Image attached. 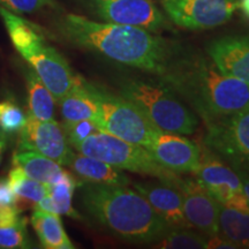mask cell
Listing matches in <instances>:
<instances>
[{
    "label": "cell",
    "instance_id": "19",
    "mask_svg": "<svg viewBox=\"0 0 249 249\" xmlns=\"http://www.w3.org/2000/svg\"><path fill=\"white\" fill-rule=\"evenodd\" d=\"M77 180L74 176L67 171L62 174V177L57 182L49 186V193L42 200L34 205L35 210H43L48 213L65 214L75 219H80L81 216L71 205L74 191L76 189Z\"/></svg>",
    "mask_w": 249,
    "mask_h": 249
},
{
    "label": "cell",
    "instance_id": "18",
    "mask_svg": "<svg viewBox=\"0 0 249 249\" xmlns=\"http://www.w3.org/2000/svg\"><path fill=\"white\" fill-rule=\"evenodd\" d=\"M68 166L76 176L89 183L107 186H128L130 183L128 177L121 170L80 152H74Z\"/></svg>",
    "mask_w": 249,
    "mask_h": 249
},
{
    "label": "cell",
    "instance_id": "4",
    "mask_svg": "<svg viewBox=\"0 0 249 249\" xmlns=\"http://www.w3.org/2000/svg\"><path fill=\"white\" fill-rule=\"evenodd\" d=\"M0 18L18 54L44 82L55 99L64 97L73 88L77 75L62 55L46 42L38 27L21 15L0 6Z\"/></svg>",
    "mask_w": 249,
    "mask_h": 249
},
{
    "label": "cell",
    "instance_id": "23",
    "mask_svg": "<svg viewBox=\"0 0 249 249\" xmlns=\"http://www.w3.org/2000/svg\"><path fill=\"white\" fill-rule=\"evenodd\" d=\"M27 92H28V108L30 116L39 120H52L54 116L55 99L51 91L46 88L35 71L29 70L26 73Z\"/></svg>",
    "mask_w": 249,
    "mask_h": 249
},
{
    "label": "cell",
    "instance_id": "17",
    "mask_svg": "<svg viewBox=\"0 0 249 249\" xmlns=\"http://www.w3.org/2000/svg\"><path fill=\"white\" fill-rule=\"evenodd\" d=\"M61 116L66 123L93 120L98 114V105L92 85L77 75L73 88L59 101Z\"/></svg>",
    "mask_w": 249,
    "mask_h": 249
},
{
    "label": "cell",
    "instance_id": "9",
    "mask_svg": "<svg viewBox=\"0 0 249 249\" xmlns=\"http://www.w3.org/2000/svg\"><path fill=\"white\" fill-rule=\"evenodd\" d=\"M196 180L219 204L249 211L242 181L233 167L213 151L201 150V160L194 173Z\"/></svg>",
    "mask_w": 249,
    "mask_h": 249
},
{
    "label": "cell",
    "instance_id": "34",
    "mask_svg": "<svg viewBox=\"0 0 249 249\" xmlns=\"http://www.w3.org/2000/svg\"><path fill=\"white\" fill-rule=\"evenodd\" d=\"M238 4H239V8L241 9L245 17L249 18V0H240Z\"/></svg>",
    "mask_w": 249,
    "mask_h": 249
},
{
    "label": "cell",
    "instance_id": "5",
    "mask_svg": "<svg viewBox=\"0 0 249 249\" xmlns=\"http://www.w3.org/2000/svg\"><path fill=\"white\" fill-rule=\"evenodd\" d=\"M120 96L135 104L161 132L189 135L197 128V116L161 81L124 80Z\"/></svg>",
    "mask_w": 249,
    "mask_h": 249
},
{
    "label": "cell",
    "instance_id": "31",
    "mask_svg": "<svg viewBox=\"0 0 249 249\" xmlns=\"http://www.w3.org/2000/svg\"><path fill=\"white\" fill-rule=\"evenodd\" d=\"M205 241H207V249H238L234 244L227 240L219 232L205 234Z\"/></svg>",
    "mask_w": 249,
    "mask_h": 249
},
{
    "label": "cell",
    "instance_id": "6",
    "mask_svg": "<svg viewBox=\"0 0 249 249\" xmlns=\"http://www.w3.org/2000/svg\"><path fill=\"white\" fill-rule=\"evenodd\" d=\"M73 148L80 154L97 158L119 170L154 177L177 189L182 180L177 173L158 164L144 147L126 142L103 130L91 134Z\"/></svg>",
    "mask_w": 249,
    "mask_h": 249
},
{
    "label": "cell",
    "instance_id": "11",
    "mask_svg": "<svg viewBox=\"0 0 249 249\" xmlns=\"http://www.w3.org/2000/svg\"><path fill=\"white\" fill-rule=\"evenodd\" d=\"M86 4L93 14L107 22L138 27L155 33L171 28L169 21L152 0H86Z\"/></svg>",
    "mask_w": 249,
    "mask_h": 249
},
{
    "label": "cell",
    "instance_id": "3",
    "mask_svg": "<svg viewBox=\"0 0 249 249\" xmlns=\"http://www.w3.org/2000/svg\"><path fill=\"white\" fill-rule=\"evenodd\" d=\"M82 203L99 225L121 240L155 242L170 231L149 202L126 186L89 183L82 188Z\"/></svg>",
    "mask_w": 249,
    "mask_h": 249
},
{
    "label": "cell",
    "instance_id": "1",
    "mask_svg": "<svg viewBox=\"0 0 249 249\" xmlns=\"http://www.w3.org/2000/svg\"><path fill=\"white\" fill-rule=\"evenodd\" d=\"M59 31L80 48L96 51L130 67L163 75L178 54L166 39L142 28L117 23H99L76 14L64 15L58 22Z\"/></svg>",
    "mask_w": 249,
    "mask_h": 249
},
{
    "label": "cell",
    "instance_id": "16",
    "mask_svg": "<svg viewBox=\"0 0 249 249\" xmlns=\"http://www.w3.org/2000/svg\"><path fill=\"white\" fill-rule=\"evenodd\" d=\"M134 187L170 230L192 229L183 214L182 197L178 189L163 182L135 183Z\"/></svg>",
    "mask_w": 249,
    "mask_h": 249
},
{
    "label": "cell",
    "instance_id": "32",
    "mask_svg": "<svg viewBox=\"0 0 249 249\" xmlns=\"http://www.w3.org/2000/svg\"><path fill=\"white\" fill-rule=\"evenodd\" d=\"M236 172H238L242 181V187H244L246 198H247V202L249 204V172H244V171H236Z\"/></svg>",
    "mask_w": 249,
    "mask_h": 249
},
{
    "label": "cell",
    "instance_id": "29",
    "mask_svg": "<svg viewBox=\"0 0 249 249\" xmlns=\"http://www.w3.org/2000/svg\"><path fill=\"white\" fill-rule=\"evenodd\" d=\"M62 128L66 134V138L70 142L71 147L74 144L83 141L86 138H88L91 134L98 132L99 127L93 120H80L73 121V123H66L64 121L62 124Z\"/></svg>",
    "mask_w": 249,
    "mask_h": 249
},
{
    "label": "cell",
    "instance_id": "25",
    "mask_svg": "<svg viewBox=\"0 0 249 249\" xmlns=\"http://www.w3.org/2000/svg\"><path fill=\"white\" fill-rule=\"evenodd\" d=\"M155 248L163 249H205L204 233L191 231L189 229L170 230L163 238L157 240Z\"/></svg>",
    "mask_w": 249,
    "mask_h": 249
},
{
    "label": "cell",
    "instance_id": "27",
    "mask_svg": "<svg viewBox=\"0 0 249 249\" xmlns=\"http://www.w3.org/2000/svg\"><path fill=\"white\" fill-rule=\"evenodd\" d=\"M27 218L21 216L11 225L0 226V247L1 248H27Z\"/></svg>",
    "mask_w": 249,
    "mask_h": 249
},
{
    "label": "cell",
    "instance_id": "15",
    "mask_svg": "<svg viewBox=\"0 0 249 249\" xmlns=\"http://www.w3.org/2000/svg\"><path fill=\"white\" fill-rule=\"evenodd\" d=\"M208 54L223 74L249 85V35L213 40Z\"/></svg>",
    "mask_w": 249,
    "mask_h": 249
},
{
    "label": "cell",
    "instance_id": "20",
    "mask_svg": "<svg viewBox=\"0 0 249 249\" xmlns=\"http://www.w3.org/2000/svg\"><path fill=\"white\" fill-rule=\"evenodd\" d=\"M13 166L22 170L31 179L49 186L57 182L65 173V170L57 161L38 152L20 149H18L13 155Z\"/></svg>",
    "mask_w": 249,
    "mask_h": 249
},
{
    "label": "cell",
    "instance_id": "22",
    "mask_svg": "<svg viewBox=\"0 0 249 249\" xmlns=\"http://www.w3.org/2000/svg\"><path fill=\"white\" fill-rule=\"evenodd\" d=\"M218 232L236 248L249 249V211L220 204Z\"/></svg>",
    "mask_w": 249,
    "mask_h": 249
},
{
    "label": "cell",
    "instance_id": "28",
    "mask_svg": "<svg viewBox=\"0 0 249 249\" xmlns=\"http://www.w3.org/2000/svg\"><path fill=\"white\" fill-rule=\"evenodd\" d=\"M0 6L18 15L58 7L54 0H0Z\"/></svg>",
    "mask_w": 249,
    "mask_h": 249
},
{
    "label": "cell",
    "instance_id": "26",
    "mask_svg": "<svg viewBox=\"0 0 249 249\" xmlns=\"http://www.w3.org/2000/svg\"><path fill=\"white\" fill-rule=\"evenodd\" d=\"M27 116L13 101H0V129L5 134H17L26 124Z\"/></svg>",
    "mask_w": 249,
    "mask_h": 249
},
{
    "label": "cell",
    "instance_id": "24",
    "mask_svg": "<svg viewBox=\"0 0 249 249\" xmlns=\"http://www.w3.org/2000/svg\"><path fill=\"white\" fill-rule=\"evenodd\" d=\"M8 182L17 197V205L20 210L23 205L33 208L49 193V185L31 179L17 166L9 171Z\"/></svg>",
    "mask_w": 249,
    "mask_h": 249
},
{
    "label": "cell",
    "instance_id": "33",
    "mask_svg": "<svg viewBox=\"0 0 249 249\" xmlns=\"http://www.w3.org/2000/svg\"><path fill=\"white\" fill-rule=\"evenodd\" d=\"M6 147V134L0 129V163L2 160V155H4Z\"/></svg>",
    "mask_w": 249,
    "mask_h": 249
},
{
    "label": "cell",
    "instance_id": "14",
    "mask_svg": "<svg viewBox=\"0 0 249 249\" xmlns=\"http://www.w3.org/2000/svg\"><path fill=\"white\" fill-rule=\"evenodd\" d=\"M182 197V209L187 222L192 229L204 234L218 232L219 203L214 200L197 180L186 178L178 187Z\"/></svg>",
    "mask_w": 249,
    "mask_h": 249
},
{
    "label": "cell",
    "instance_id": "30",
    "mask_svg": "<svg viewBox=\"0 0 249 249\" xmlns=\"http://www.w3.org/2000/svg\"><path fill=\"white\" fill-rule=\"evenodd\" d=\"M13 207L18 208L17 197L9 186L8 179L0 178V209Z\"/></svg>",
    "mask_w": 249,
    "mask_h": 249
},
{
    "label": "cell",
    "instance_id": "10",
    "mask_svg": "<svg viewBox=\"0 0 249 249\" xmlns=\"http://www.w3.org/2000/svg\"><path fill=\"white\" fill-rule=\"evenodd\" d=\"M171 21L186 29H210L226 23L239 4L236 0H161Z\"/></svg>",
    "mask_w": 249,
    "mask_h": 249
},
{
    "label": "cell",
    "instance_id": "21",
    "mask_svg": "<svg viewBox=\"0 0 249 249\" xmlns=\"http://www.w3.org/2000/svg\"><path fill=\"white\" fill-rule=\"evenodd\" d=\"M30 223L38 236L40 245L46 249H73L74 245L68 238L60 214L35 210Z\"/></svg>",
    "mask_w": 249,
    "mask_h": 249
},
{
    "label": "cell",
    "instance_id": "12",
    "mask_svg": "<svg viewBox=\"0 0 249 249\" xmlns=\"http://www.w3.org/2000/svg\"><path fill=\"white\" fill-rule=\"evenodd\" d=\"M18 149L38 152L61 166H68L74 155L62 124L54 119L39 120L30 114L20 132Z\"/></svg>",
    "mask_w": 249,
    "mask_h": 249
},
{
    "label": "cell",
    "instance_id": "2",
    "mask_svg": "<svg viewBox=\"0 0 249 249\" xmlns=\"http://www.w3.org/2000/svg\"><path fill=\"white\" fill-rule=\"evenodd\" d=\"M158 77L207 126L249 108V85L223 74L211 58L177 54Z\"/></svg>",
    "mask_w": 249,
    "mask_h": 249
},
{
    "label": "cell",
    "instance_id": "13",
    "mask_svg": "<svg viewBox=\"0 0 249 249\" xmlns=\"http://www.w3.org/2000/svg\"><path fill=\"white\" fill-rule=\"evenodd\" d=\"M145 149L158 164L177 174L195 173L200 165V147L180 134L158 133Z\"/></svg>",
    "mask_w": 249,
    "mask_h": 249
},
{
    "label": "cell",
    "instance_id": "35",
    "mask_svg": "<svg viewBox=\"0 0 249 249\" xmlns=\"http://www.w3.org/2000/svg\"><path fill=\"white\" fill-rule=\"evenodd\" d=\"M104 1H113V0H104Z\"/></svg>",
    "mask_w": 249,
    "mask_h": 249
},
{
    "label": "cell",
    "instance_id": "8",
    "mask_svg": "<svg viewBox=\"0 0 249 249\" xmlns=\"http://www.w3.org/2000/svg\"><path fill=\"white\" fill-rule=\"evenodd\" d=\"M203 143L234 170L249 172V108L208 124Z\"/></svg>",
    "mask_w": 249,
    "mask_h": 249
},
{
    "label": "cell",
    "instance_id": "7",
    "mask_svg": "<svg viewBox=\"0 0 249 249\" xmlns=\"http://www.w3.org/2000/svg\"><path fill=\"white\" fill-rule=\"evenodd\" d=\"M92 90L98 105L95 123L103 132L144 148L161 132L128 99L111 95L95 86Z\"/></svg>",
    "mask_w": 249,
    "mask_h": 249
}]
</instances>
